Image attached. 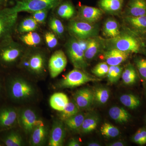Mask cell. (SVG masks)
<instances>
[{"label": "cell", "instance_id": "6da1fadb", "mask_svg": "<svg viewBox=\"0 0 146 146\" xmlns=\"http://www.w3.org/2000/svg\"><path fill=\"white\" fill-rule=\"evenodd\" d=\"M4 82L6 97L13 103L31 101L38 94L34 84L11 71L4 74Z\"/></svg>", "mask_w": 146, "mask_h": 146}, {"label": "cell", "instance_id": "7a4b0ae2", "mask_svg": "<svg viewBox=\"0 0 146 146\" xmlns=\"http://www.w3.org/2000/svg\"><path fill=\"white\" fill-rule=\"evenodd\" d=\"M110 49L146 56V44L143 39L123 26L118 36L111 39L105 38V50Z\"/></svg>", "mask_w": 146, "mask_h": 146}, {"label": "cell", "instance_id": "3957f363", "mask_svg": "<svg viewBox=\"0 0 146 146\" xmlns=\"http://www.w3.org/2000/svg\"><path fill=\"white\" fill-rule=\"evenodd\" d=\"M26 50L13 36L0 41V72L7 74L17 67Z\"/></svg>", "mask_w": 146, "mask_h": 146}, {"label": "cell", "instance_id": "277c9868", "mask_svg": "<svg viewBox=\"0 0 146 146\" xmlns=\"http://www.w3.org/2000/svg\"><path fill=\"white\" fill-rule=\"evenodd\" d=\"M17 68L25 71L35 78H42L47 72L46 54L38 47L26 49Z\"/></svg>", "mask_w": 146, "mask_h": 146}, {"label": "cell", "instance_id": "5b68a950", "mask_svg": "<svg viewBox=\"0 0 146 146\" xmlns=\"http://www.w3.org/2000/svg\"><path fill=\"white\" fill-rule=\"evenodd\" d=\"M67 29L71 36L78 40L98 36L99 33V27L96 24L89 23L75 18L70 20Z\"/></svg>", "mask_w": 146, "mask_h": 146}, {"label": "cell", "instance_id": "8992f818", "mask_svg": "<svg viewBox=\"0 0 146 146\" xmlns=\"http://www.w3.org/2000/svg\"><path fill=\"white\" fill-rule=\"evenodd\" d=\"M64 0H16V4L11 7L13 12L31 13L44 9H54Z\"/></svg>", "mask_w": 146, "mask_h": 146}, {"label": "cell", "instance_id": "52a82bcc", "mask_svg": "<svg viewBox=\"0 0 146 146\" xmlns=\"http://www.w3.org/2000/svg\"><path fill=\"white\" fill-rule=\"evenodd\" d=\"M18 14L11 8H0V41L13 36L18 23Z\"/></svg>", "mask_w": 146, "mask_h": 146}, {"label": "cell", "instance_id": "ba28073f", "mask_svg": "<svg viewBox=\"0 0 146 146\" xmlns=\"http://www.w3.org/2000/svg\"><path fill=\"white\" fill-rule=\"evenodd\" d=\"M65 47L68 57L74 68L86 69L88 63L85 58L84 51L78 40L71 36L65 43Z\"/></svg>", "mask_w": 146, "mask_h": 146}, {"label": "cell", "instance_id": "9c48e42d", "mask_svg": "<svg viewBox=\"0 0 146 146\" xmlns=\"http://www.w3.org/2000/svg\"><path fill=\"white\" fill-rule=\"evenodd\" d=\"M45 124L34 110L29 108L18 109V125L27 135H30L36 127Z\"/></svg>", "mask_w": 146, "mask_h": 146}, {"label": "cell", "instance_id": "30bf717a", "mask_svg": "<svg viewBox=\"0 0 146 146\" xmlns=\"http://www.w3.org/2000/svg\"><path fill=\"white\" fill-rule=\"evenodd\" d=\"M96 80L97 79L84 70L74 68L61 79L58 83V86L62 88H74Z\"/></svg>", "mask_w": 146, "mask_h": 146}, {"label": "cell", "instance_id": "8fae6325", "mask_svg": "<svg viewBox=\"0 0 146 146\" xmlns=\"http://www.w3.org/2000/svg\"><path fill=\"white\" fill-rule=\"evenodd\" d=\"M18 109L11 105L0 106V131L17 127Z\"/></svg>", "mask_w": 146, "mask_h": 146}, {"label": "cell", "instance_id": "7c38bea8", "mask_svg": "<svg viewBox=\"0 0 146 146\" xmlns=\"http://www.w3.org/2000/svg\"><path fill=\"white\" fill-rule=\"evenodd\" d=\"M67 56L62 50L56 51L48 61V69L50 76L55 78L62 72L67 66Z\"/></svg>", "mask_w": 146, "mask_h": 146}, {"label": "cell", "instance_id": "4fadbf2b", "mask_svg": "<svg viewBox=\"0 0 146 146\" xmlns=\"http://www.w3.org/2000/svg\"><path fill=\"white\" fill-rule=\"evenodd\" d=\"M104 12L100 8L80 5L74 18L91 24H96Z\"/></svg>", "mask_w": 146, "mask_h": 146}, {"label": "cell", "instance_id": "5bb4252c", "mask_svg": "<svg viewBox=\"0 0 146 146\" xmlns=\"http://www.w3.org/2000/svg\"><path fill=\"white\" fill-rule=\"evenodd\" d=\"M123 27L142 37L146 34V16L123 17Z\"/></svg>", "mask_w": 146, "mask_h": 146}, {"label": "cell", "instance_id": "9a60e30c", "mask_svg": "<svg viewBox=\"0 0 146 146\" xmlns=\"http://www.w3.org/2000/svg\"><path fill=\"white\" fill-rule=\"evenodd\" d=\"M105 50V38L98 36L87 39L84 56L87 62L93 60Z\"/></svg>", "mask_w": 146, "mask_h": 146}, {"label": "cell", "instance_id": "2e32d148", "mask_svg": "<svg viewBox=\"0 0 146 146\" xmlns=\"http://www.w3.org/2000/svg\"><path fill=\"white\" fill-rule=\"evenodd\" d=\"M63 121L55 120L50 132L48 145L50 146L63 145L66 136L65 125Z\"/></svg>", "mask_w": 146, "mask_h": 146}, {"label": "cell", "instance_id": "e0dca14e", "mask_svg": "<svg viewBox=\"0 0 146 146\" xmlns=\"http://www.w3.org/2000/svg\"><path fill=\"white\" fill-rule=\"evenodd\" d=\"M146 16V0H128L123 12V17Z\"/></svg>", "mask_w": 146, "mask_h": 146}, {"label": "cell", "instance_id": "ac0fdd59", "mask_svg": "<svg viewBox=\"0 0 146 146\" xmlns=\"http://www.w3.org/2000/svg\"><path fill=\"white\" fill-rule=\"evenodd\" d=\"M17 127L0 131V140L4 145L21 146L24 145L23 137Z\"/></svg>", "mask_w": 146, "mask_h": 146}, {"label": "cell", "instance_id": "d6986e66", "mask_svg": "<svg viewBox=\"0 0 146 146\" xmlns=\"http://www.w3.org/2000/svg\"><path fill=\"white\" fill-rule=\"evenodd\" d=\"M104 59L109 66H117L125 62L131 54L116 49H110L104 51Z\"/></svg>", "mask_w": 146, "mask_h": 146}, {"label": "cell", "instance_id": "ffe728a7", "mask_svg": "<svg viewBox=\"0 0 146 146\" xmlns=\"http://www.w3.org/2000/svg\"><path fill=\"white\" fill-rule=\"evenodd\" d=\"M73 99L80 110L88 109L94 102L93 91L88 88L79 89L75 93Z\"/></svg>", "mask_w": 146, "mask_h": 146}, {"label": "cell", "instance_id": "44dd1931", "mask_svg": "<svg viewBox=\"0 0 146 146\" xmlns=\"http://www.w3.org/2000/svg\"><path fill=\"white\" fill-rule=\"evenodd\" d=\"M125 0H99V7L104 13L110 15H117L123 10Z\"/></svg>", "mask_w": 146, "mask_h": 146}, {"label": "cell", "instance_id": "7402d4cb", "mask_svg": "<svg viewBox=\"0 0 146 146\" xmlns=\"http://www.w3.org/2000/svg\"><path fill=\"white\" fill-rule=\"evenodd\" d=\"M55 9L57 17L64 20H70L76 15L77 11L74 6L69 0H64Z\"/></svg>", "mask_w": 146, "mask_h": 146}, {"label": "cell", "instance_id": "603a6c76", "mask_svg": "<svg viewBox=\"0 0 146 146\" xmlns=\"http://www.w3.org/2000/svg\"><path fill=\"white\" fill-rule=\"evenodd\" d=\"M48 136V128L45 125L38 126L31 133L30 144L33 146L43 145L46 141Z\"/></svg>", "mask_w": 146, "mask_h": 146}, {"label": "cell", "instance_id": "cb8c5ba5", "mask_svg": "<svg viewBox=\"0 0 146 146\" xmlns=\"http://www.w3.org/2000/svg\"><path fill=\"white\" fill-rule=\"evenodd\" d=\"M102 34L106 39H111L118 36L121 29L119 22L115 18H107L102 27Z\"/></svg>", "mask_w": 146, "mask_h": 146}, {"label": "cell", "instance_id": "d4e9b609", "mask_svg": "<svg viewBox=\"0 0 146 146\" xmlns=\"http://www.w3.org/2000/svg\"><path fill=\"white\" fill-rule=\"evenodd\" d=\"M39 28V23L31 16H29L24 18L18 23H17L14 34L21 35L36 31Z\"/></svg>", "mask_w": 146, "mask_h": 146}, {"label": "cell", "instance_id": "484cf974", "mask_svg": "<svg viewBox=\"0 0 146 146\" xmlns=\"http://www.w3.org/2000/svg\"><path fill=\"white\" fill-rule=\"evenodd\" d=\"M18 38L21 43L29 48H38L43 41L41 35L36 31L19 35Z\"/></svg>", "mask_w": 146, "mask_h": 146}, {"label": "cell", "instance_id": "4316f807", "mask_svg": "<svg viewBox=\"0 0 146 146\" xmlns=\"http://www.w3.org/2000/svg\"><path fill=\"white\" fill-rule=\"evenodd\" d=\"M108 113L112 119L119 123H127L131 118L130 114L122 107L113 106L110 109Z\"/></svg>", "mask_w": 146, "mask_h": 146}, {"label": "cell", "instance_id": "83f0119b", "mask_svg": "<svg viewBox=\"0 0 146 146\" xmlns=\"http://www.w3.org/2000/svg\"><path fill=\"white\" fill-rule=\"evenodd\" d=\"M68 96L63 93H55L50 99V104L52 109L60 112L63 110L69 103Z\"/></svg>", "mask_w": 146, "mask_h": 146}, {"label": "cell", "instance_id": "f1b7e54d", "mask_svg": "<svg viewBox=\"0 0 146 146\" xmlns=\"http://www.w3.org/2000/svg\"><path fill=\"white\" fill-rule=\"evenodd\" d=\"M138 74L135 66L131 63L126 66L122 74L123 82L127 85H133L138 81Z\"/></svg>", "mask_w": 146, "mask_h": 146}, {"label": "cell", "instance_id": "f546056e", "mask_svg": "<svg viewBox=\"0 0 146 146\" xmlns=\"http://www.w3.org/2000/svg\"><path fill=\"white\" fill-rule=\"evenodd\" d=\"M87 114L79 112L76 115L64 121L65 125L68 129L73 131H79L81 130L84 120Z\"/></svg>", "mask_w": 146, "mask_h": 146}, {"label": "cell", "instance_id": "4dcf8cb0", "mask_svg": "<svg viewBox=\"0 0 146 146\" xmlns=\"http://www.w3.org/2000/svg\"><path fill=\"white\" fill-rule=\"evenodd\" d=\"M99 122L98 115L94 114H88L84 120L81 130L82 133H91L96 129Z\"/></svg>", "mask_w": 146, "mask_h": 146}, {"label": "cell", "instance_id": "1f68e13d", "mask_svg": "<svg viewBox=\"0 0 146 146\" xmlns=\"http://www.w3.org/2000/svg\"><path fill=\"white\" fill-rule=\"evenodd\" d=\"M48 25L51 31L56 35L58 38H63L65 34V27L58 17L55 16H50Z\"/></svg>", "mask_w": 146, "mask_h": 146}, {"label": "cell", "instance_id": "d6a6232c", "mask_svg": "<svg viewBox=\"0 0 146 146\" xmlns=\"http://www.w3.org/2000/svg\"><path fill=\"white\" fill-rule=\"evenodd\" d=\"M80 110L74 99L69 101L65 108L59 114V119L63 122L80 112Z\"/></svg>", "mask_w": 146, "mask_h": 146}, {"label": "cell", "instance_id": "836d02e7", "mask_svg": "<svg viewBox=\"0 0 146 146\" xmlns=\"http://www.w3.org/2000/svg\"><path fill=\"white\" fill-rule=\"evenodd\" d=\"M119 100L124 106L131 110L136 109L141 104L139 97L133 94H123L120 97Z\"/></svg>", "mask_w": 146, "mask_h": 146}, {"label": "cell", "instance_id": "e575fe53", "mask_svg": "<svg viewBox=\"0 0 146 146\" xmlns=\"http://www.w3.org/2000/svg\"><path fill=\"white\" fill-rule=\"evenodd\" d=\"M93 94L94 101L98 104L102 105L106 103L109 100L110 91L106 87L99 86L94 89Z\"/></svg>", "mask_w": 146, "mask_h": 146}, {"label": "cell", "instance_id": "d590c367", "mask_svg": "<svg viewBox=\"0 0 146 146\" xmlns=\"http://www.w3.org/2000/svg\"><path fill=\"white\" fill-rule=\"evenodd\" d=\"M123 71V68L120 65L110 66L107 74L108 80L110 83H117L121 77Z\"/></svg>", "mask_w": 146, "mask_h": 146}, {"label": "cell", "instance_id": "8d00e7d4", "mask_svg": "<svg viewBox=\"0 0 146 146\" xmlns=\"http://www.w3.org/2000/svg\"><path fill=\"white\" fill-rule=\"evenodd\" d=\"M100 131L103 136L106 138H114L119 135V130L117 127L111 124L105 123L100 128Z\"/></svg>", "mask_w": 146, "mask_h": 146}, {"label": "cell", "instance_id": "74e56055", "mask_svg": "<svg viewBox=\"0 0 146 146\" xmlns=\"http://www.w3.org/2000/svg\"><path fill=\"white\" fill-rule=\"evenodd\" d=\"M134 63L138 75L143 80L146 81V57L140 56H136Z\"/></svg>", "mask_w": 146, "mask_h": 146}, {"label": "cell", "instance_id": "f35d334b", "mask_svg": "<svg viewBox=\"0 0 146 146\" xmlns=\"http://www.w3.org/2000/svg\"><path fill=\"white\" fill-rule=\"evenodd\" d=\"M44 38L47 46L50 49L55 48L58 45V37L51 31L46 32Z\"/></svg>", "mask_w": 146, "mask_h": 146}, {"label": "cell", "instance_id": "ab89813d", "mask_svg": "<svg viewBox=\"0 0 146 146\" xmlns=\"http://www.w3.org/2000/svg\"><path fill=\"white\" fill-rule=\"evenodd\" d=\"M109 65L106 62H102L97 64L92 70V72L98 77L107 75L109 70Z\"/></svg>", "mask_w": 146, "mask_h": 146}, {"label": "cell", "instance_id": "60d3db41", "mask_svg": "<svg viewBox=\"0 0 146 146\" xmlns=\"http://www.w3.org/2000/svg\"><path fill=\"white\" fill-rule=\"evenodd\" d=\"M49 10L44 9L32 12L31 16L37 23L41 25L46 24Z\"/></svg>", "mask_w": 146, "mask_h": 146}, {"label": "cell", "instance_id": "b9f144b4", "mask_svg": "<svg viewBox=\"0 0 146 146\" xmlns=\"http://www.w3.org/2000/svg\"><path fill=\"white\" fill-rule=\"evenodd\" d=\"M132 140L133 142L137 145H145L141 136L139 129L132 136Z\"/></svg>", "mask_w": 146, "mask_h": 146}, {"label": "cell", "instance_id": "7bdbcfd3", "mask_svg": "<svg viewBox=\"0 0 146 146\" xmlns=\"http://www.w3.org/2000/svg\"><path fill=\"white\" fill-rule=\"evenodd\" d=\"M3 95H5L6 96L4 74L0 72V101L2 98Z\"/></svg>", "mask_w": 146, "mask_h": 146}, {"label": "cell", "instance_id": "ee69618b", "mask_svg": "<svg viewBox=\"0 0 146 146\" xmlns=\"http://www.w3.org/2000/svg\"><path fill=\"white\" fill-rule=\"evenodd\" d=\"M68 146H80L81 145L78 140L76 138H72L69 141L68 143Z\"/></svg>", "mask_w": 146, "mask_h": 146}, {"label": "cell", "instance_id": "f6af8a7d", "mask_svg": "<svg viewBox=\"0 0 146 146\" xmlns=\"http://www.w3.org/2000/svg\"><path fill=\"white\" fill-rule=\"evenodd\" d=\"M126 145L125 143L123 141H118L113 143H110L108 145L109 146H124Z\"/></svg>", "mask_w": 146, "mask_h": 146}, {"label": "cell", "instance_id": "bcb514c9", "mask_svg": "<svg viewBox=\"0 0 146 146\" xmlns=\"http://www.w3.org/2000/svg\"><path fill=\"white\" fill-rule=\"evenodd\" d=\"M139 129L144 143L146 144V128L145 127L141 128Z\"/></svg>", "mask_w": 146, "mask_h": 146}, {"label": "cell", "instance_id": "7dc6e473", "mask_svg": "<svg viewBox=\"0 0 146 146\" xmlns=\"http://www.w3.org/2000/svg\"><path fill=\"white\" fill-rule=\"evenodd\" d=\"M9 0H0V8L6 7Z\"/></svg>", "mask_w": 146, "mask_h": 146}, {"label": "cell", "instance_id": "c3c4849f", "mask_svg": "<svg viewBox=\"0 0 146 146\" xmlns=\"http://www.w3.org/2000/svg\"><path fill=\"white\" fill-rule=\"evenodd\" d=\"M87 146H101L100 144L96 142H91L87 144Z\"/></svg>", "mask_w": 146, "mask_h": 146}, {"label": "cell", "instance_id": "681fc988", "mask_svg": "<svg viewBox=\"0 0 146 146\" xmlns=\"http://www.w3.org/2000/svg\"><path fill=\"white\" fill-rule=\"evenodd\" d=\"M142 38L143 39L144 41H145V42L146 44V34L144 36H142Z\"/></svg>", "mask_w": 146, "mask_h": 146}, {"label": "cell", "instance_id": "f907efd6", "mask_svg": "<svg viewBox=\"0 0 146 146\" xmlns=\"http://www.w3.org/2000/svg\"><path fill=\"white\" fill-rule=\"evenodd\" d=\"M4 146V145L3 144V143L1 141V140H0V146Z\"/></svg>", "mask_w": 146, "mask_h": 146}, {"label": "cell", "instance_id": "816d5d0a", "mask_svg": "<svg viewBox=\"0 0 146 146\" xmlns=\"http://www.w3.org/2000/svg\"><path fill=\"white\" fill-rule=\"evenodd\" d=\"M145 90H146V81H145Z\"/></svg>", "mask_w": 146, "mask_h": 146}, {"label": "cell", "instance_id": "f5cc1de1", "mask_svg": "<svg viewBox=\"0 0 146 146\" xmlns=\"http://www.w3.org/2000/svg\"><path fill=\"white\" fill-rule=\"evenodd\" d=\"M145 123H146V117L145 118Z\"/></svg>", "mask_w": 146, "mask_h": 146}]
</instances>
